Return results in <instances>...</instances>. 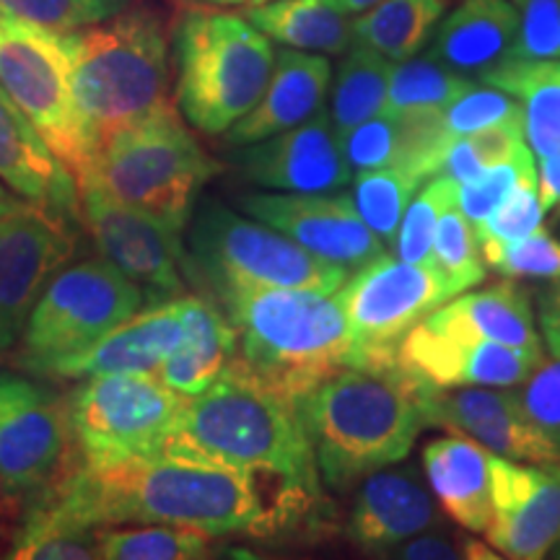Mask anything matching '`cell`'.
<instances>
[{
    "mask_svg": "<svg viewBox=\"0 0 560 560\" xmlns=\"http://www.w3.org/2000/svg\"><path fill=\"white\" fill-rule=\"evenodd\" d=\"M34 501L91 529L174 524L221 537L272 527L260 475L185 446L109 465H75Z\"/></svg>",
    "mask_w": 560,
    "mask_h": 560,
    "instance_id": "cell-1",
    "label": "cell"
},
{
    "mask_svg": "<svg viewBox=\"0 0 560 560\" xmlns=\"http://www.w3.org/2000/svg\"><path fill=\"white\" fill-rule=\"evenodd\" d=\"M423 382L400 363L389 369L346 366L296 400L312 441L322 486L348 493L366 475L400 465L425 429Z\"/></svg>",
    "mask_w": 560,
    "mask_h": 560,
    "instance_id": "cell-2",
    "label": "cell"
},
{
    "mask_svg": "<svg viewBox=\"0 0 560 560\" xmlns=\"http://www.w3.org/2000/svg\"><path fill=\"white\" fill-rule=\"evenodd\" d=\"M210 301L236 332L231 363L291 402L335 371L359 366V348L335 293L244 289Z\"/></svg>",
    "mask_w": 560,
    "mask_h": 560,
    "instance_id": "cell-3",
    "label": "cell"
},
{
    "mask_svg": "<svg viewBox=\"0 0 560 560\" xmlns=\"http://www.w3.org/2000/svg\"><path fill=\"white\" fill-rule=\"evenodd\" d=\"M166 446H185L255 475L291 493L319 499V472L296 402L278 395L234 363L202 395L187 397Z\"/></svg>",
    "mask_w": 560,
    "mask_h": 560,
    "instance_id": "cell-4",
    "label": "cell"
},
{
    "mask_svg": "<svg viewBox=\"0 0 560 560\" xmlns=\"http://www.w3.org/2000/svg\"><path fill=\"white\" fill-rule=\"evenodd\" d=\"M73 89L96 149L170 100V39L156 11L125 9L102 24L68 32Z\"/></svg>",
    "mask_w": 560,
    "mask_h": 560,
    "instance_id": "cell-5",
    "label": "cell"
},
{
    "mask_svg": "<svg viewBox=\"0 0 560 560\" xmlns=\"http://www.w3.org/2000/svg\"><path fill=\"white\" fill-rule=\"evenodd\" d=\"M177 68L174 104L202 136H226L268 89L276 68L272 39L229 11L192 9L172 30Z\"/></svg>",
    "mask_w": 560,
    "mask_h": 560,
    "instance_id": "cell-6",
    "label": "cell"
},
{
    "mask_svg": "<svg viewBox=\"0 0 560 560\" xmlns=\"http://www.w3.org/2000/svg\"><path fill=\"white\" fill-rule=\"evenodd\" d=\"M185 278L202 296L219 299L244 289H306L335 293L350 278L348 268L312 255L283 231L236 213L223 202L198 200L185 229Z\"/></svg>",
    "mask_w": 560,
    "mask_h": 560,
    "instance_id": "cell-7",
    "label": "cell"
},
{
    "mask_svg": "<svg viewBox=\"0 0 560 560\" xmlns=\"http://www.w3.org/2000/svg\"><path fill=\"white\" fill-rule=\"evenodd\" d=\"M219 170L177 104H166L102 140L86 182L185 234L202 187Z\"/></svg>",
    "mask_w": 560,
    "mask_h": 560,
    "instance_id": "cell-8",
    "label": "cell"
},
{
    "mask_svg": "<svg viewBox=\"0 0 560 560\" xmlns=\"http://www.w3.org/2000/svg\"><path fill=\"white\" fill-rule=\"evenodd\" d=\"M0 83L81 187L94 172L96 143L75 100L66 37L0 11Z\"/></svg>",
    "mask_w": 560,
    "mask_h": 560,
    "instance_id": "cell-9",
    "label": "cell"
},
{
    "mask_svg": "<svg viewBox=\"0 0 560 560\" xmlns=\"http://www.w3.org/2000/svg\"><path fill=\"white\" fill-rule=\"evenodd\" d=\"M187 397L153 374L83 380L68 397V423L79 465H109L166 450Z\"/></svg>",
    "mask_w": 560,
    "mask_h": 560,
    "instance_id": "cell-10",
    "label": "cell"
},
{
    "mask_svg": "<svg viewBox=\"0 0 560 560\" xmlns=\"http://www.w3.org/2000/svg\"><path fill=\"white\" fill-rule=\"evenodd\" d=\"M145 304V291L107 257L68 262L26 319L19 338L21 369L86 350Z\"/></svg>",
    "mask_w": 560,
    "mask_h": 560,
    "instance_id": "cell-11",
    "label": "cell"
},
{
    "mask_svg": "<svg viewBox=\"0 0 560 560\" xmlns=\"http://www.w3.org/2000/svg\"><path fill=\"white\" fill-rule=\"evenodd\" d=\"M335 299L359 348V369H389L405 335L454 299V291L433 262L382 255L350 272Z\"/></svg>",
    "mask_w": 560,
    "mask_h": 560,
    "instance_id": "cell-12",
    "label": "cell"
},
{
    "mask_svg": "<svg viewBox=\"0 0 560 560\" xmlns=\"http://www.w3.org/2000/svg\"><path fill=\"white\" fill-rule=\"evenodd\" d=\"M73 452L68 400L45 384L0 371V490L5 501H34L62 478Z\"/></svg>",
    "mask_w": 560,
    "mask_h": 560,
    "instance_id": "cell-13",
    "label": "cell"
},
{
    "mask_svg": "<svg viewBox=\"0 0 560 560\" xmlns=\"http://www.w3.org/2000/svg\"><path fill=\"white\" fill-rule=\"evenodd\" d=\"M81 223L102 257L136 280L151 304L185 296V234L112 198L96 182L79 187Z\"/></svg>",
    "mask_w": 560,
    "mask_h": 560,
    "instance_id": "cell-14",
    "label": "cell"
},
{
    "mask_svg": "<svg viewBox=\"0 0 560 560\" xmlns=\"http://www.w3.org/2000/svg\"><path fill=\"white\" fill-rule=\"evenodd\" d=\"M236 208L283 231L312 255L348 270L387 255V244L361 219L350 195L255 190L236 195Z\"/></svg>",
    "mask_w": 560,
    "mask_h": 560,
    "instance_id": "cell-15",
    "label": "cell"
},
{
    "mask_svg": "<svg viewBox=\"0 0 560 560\" xmlns=\"http://www.w3.org/2000/svg\"><path fill=\"white\" fill-rule=\"evenodd\" d=\"M73 255L75 236L66 219L32 202L0 219V353L19 346L42 291Z\"/></svg>",
    "mask_w": 560,
    "mask_h": 560,
    "instance_id": "cell-16",
    "label": "cell"
},
{
    "mask_svg": "<svg viewBox=\"0 0 560 560\" xmlns=\"http://www.w3.org/2000/svg\"><path fill=\"white\" fill-rule=\"evenodd\" d=\"M486 540L503 558L540 560L560 542V459H490Z\"/></svg>",
    "mask_w": 560,
    "mask_h": 560,
    "instance_id": "cell-17",
    "label": "cell"
},
{
    "mask_svg": "<svg viewBox=\"0 0 560 560\" xmlns=\"http://www.w3.org/2000/svg\"><path fill=\"white\" fill-rule=\"evenodd\" d=\"M234 164L242 177L260 190L340 192L353 182L327 109L260 143L240 145Z\"/></svg>",
    "mask_w": 560,
    "mask_h": 560,
    "instance_id": "cell-18",
    "label": "cell"
},
{
    "mask_svg": "<svg viewBox=\"0 0 560 560\" xmlns=\"http://www.w3.org/2000/svg\"><path fill=\"white\" fill-rule=\"evenodd\" d=\"M542 355L467 332L441 330L425 319L418 322L397 348V363L410 376L441 389L516 387L537 369Z\"/></svg>",
    "mask_w": 560,
    "mask_h": 560,
    "instance_id": "cell-19",
    "label": "cell"
},
{
    "mask_svg": "<svg viewBox=\"0 0 560 560\" xmlns=\"http://www.w3.org/2000/svg\"><path fill=\"white\" fill-rule=\"evenodd\" d=\"M187 304H190V293L159 301V304H145L138 314L102 335L86 350L34 363L26 371L60 382H83L107 374H153L185 338Z\"/></svg>",
    "mask_w": 560,
    "mask_h": 560,
    "instance_id": "cell-20",
    "label": "cell"
},
{
    "mask_svg": "<svg viewBox=\"0 0 560 560\" xmlns=\"http://www.w3.org/2000/svg\"><path fill=\"white\" fill-rule=\"evenodd\" d=\"M425 425L462 433L488 452L520 462H558L552 446L537 433L514 387H431L420 392Z\"/></svg>",
    "mask_w": 560,
    "mask_h": 560,
    "instance_id": "cell-21",
    "label": "cell"
},
{
    "mask_svg": "<svg viewBox=\"0 0 560 560\" xmlns=\"http://www.w3.org/2000/svg\"><path fill=\"white\" fill-rule=\"evenodd\" d=\"M441 527L436 495L412 467H382L355 486L348 537L374 556L410 537Z\"/></svg>",
    "mask_w": 560,
    "mask_h": 560,
    "instance_id": "cell-22",
    "label": "cell"
},
{
    "mask_svg": "<svg viewBox=\"0 0 560 560\" xmlns=\"http://www.w3.org/2000/svg\"><path fill=\"white\" fill-rule=\"evenodd\" d=\"M0 182L58 219H81L79 185L0 83Z\"/></svg>",
    "mask_w": 560,
    "mask_h": 560,
    "instance_id": "cell-23",
    "label": "cell"
},
{
    "mask_svg": "<svg viewBox=\"0 0 560 560\" xmlns=\"http://www.w3.org/2000/svg\"><path fill=\"white\" fill-rule=\"evenodd\" d=\"M330 81L332 66L327 55L291 47L276 50V68L262 100L226 132V143L240 149L306 122L325 109Z\"/></svg>",
    "mask_w": 560,
    "mask_h": 560,
    "instance_id": "cell-24",
    "label": "cell"
},
{
    "mask_svg": "<svg viewBox=\"0 0 560 560\" xmlns=\"http://www.w3.org/2000/svg\"><path fill=\"white\" fill-rule=\"evenodd\" d=\"M520 13L511 0H465L439 24L431 55L462 75L501 68L516 52Z\"/></svg>",
    "mask_w": 560,
    "mask_h": 560,
    "instance_id": "cell-25",
    "label": "cell"
},
{
    "mask_svg": "<svg viewBox=\"0 0 560 560\" xmlns=\"http://www.w3.org/2000/svg\"><path fill=\"white\" fill-rule=\"evenodd\" d=\"M490 459L478 441L452 433L423 446V472L441 511L467 532H486L490 522Z\"/></svg>",
    "mask_w": 560,
    "mask_h": 560,
    "instance_id": "cell-26",
    "label": "cell"
},
{
    "mask_svg": "<svg viewBox=\"0 0 560 560\" xmlns=\"http://www.w3.org/2000/svg\"><path fill=\"white\" fill-rule=\"evenodd\" d=\"M425 322L441 330L467 332L509 348L545 353V342L535 327L529 293L514 280H503V283H493L472 293L462 291L429 314Z\"/></svg>",
    "mask_w": 560,
    "mask_h": 560,
    "instance_id": "cell-27",
    "label": "cell"
},
{
    "mask_svg": "<svg viewBox=\"0 0 560 560\" xmlns=\"http://www.w3.org/2000/svg\"><path fill=\"white\" fill-rule=\"evenodd\" d=\"M234 353L236 332L226 314L206 296H190L185 338L170 359L153 371V376L179 395L195 397L221 380L234 361Z\"/></svg>",
    "mask_w": 560,
    "mask_h": 560,
    "instance_id": "cell-28",
    "label": "cell"
},
{
    "mask_svg": "<svg viewBox=\"0 0 560 560\" xmlns=\"http://www.w3.org/2000/svg\"><path fill=\"white\" fill-rule=\"evenodd\" d=\"M249 24L278 45L301 52L342 55L353 45V16L340 0H268L244 9Z\"/></svg>",
    "mask_w": 560,
    "mask_h": 560,
    "instance_id": "cell-29",
    "label": "cell"
},
{
    "mask_svg": "<svg viewBox=\"0 0 560 560\" xmlns=\"http://www.w3.org/2000/svg\"><path fill=\"white\" fill-rule=\"evenodd\" d=\"M480 81L522 104L524 138L535 156L560 149V60L511 58Z\"/></svg>",
    "mask_w": 560,
    "mask_h": 560,
    "instance_id": "cell-30",
    "label": "cell"
},
{
    "mask_svg": "<svg viewBox=\"0 0 560 560\" xmlns=\"http://www.w3.org/2000/svg\"><path fill=\"white\" fill-rule=\"evenodd\" d=\"M446 0H380L353 19V37L392 62L423 50L444 16Z\"/></svg>",
    "mask_w": 560,
    "mask_h": 560,
    "instance_id": "cell-31",
    "label": "cell"
},
{
    "mask_svg": "<svg viewBox=\"0 0 560 560\" xmlns=\"http://www.w3.org/2000/svg\"><path fill=\"white\" fill-rule=\"evenodd\" d=\"M392 66L395 62L384 58L382 52L361 45V42H353L342 52V60L332 79L330 109H327L338 136L384 112Z\"/></svg>",
    "mask_w": 560,
    "mask_h": 560,
    "instance_id": "cell-32",
    "label": "cell"
},
{
    "mask_svg": "<svg viewBox=\"0 0 560 560\" xmlns=\"http://www.w3.org/2000/svg\"><path fill=\"white\" fill-rule=\"evenodd\" d=\"M472 79L446 68L444 62L423 55V58H408L392 66V79L387 91V115L402 117H433L441 115L457 96L472 86Z\"/></svg>",
    "mask_w": 560,
    "mask_h": 560,
    "instance_id": "cell-33",
    "label": "cell"
},
{
    "mask_svg": "<svg viewBox=\"0 0 560 560\" xmlns=\"http://www.w3.org/2000/svg\"><path fill=\"white\" fill-rule=\"evenodd\" d=\"M423 182V174H418L412 166L402 164V161L353 174V182H350L353 192H350V198L359 208L361 219L369 223V229L389 249L397 240L405 210H408Z\"/></svg>",
    "mask_w": 560,
    "mask_h": 560,
    "instance_id": "cell-34",
    "label": "cell"
},
{
    "mask_svg": "<svg viewBox=\"0 0 560 560\" xmlns=\"http://www.w3.org/2000/svg\"><path fill=\"white\" fill-rule=\"evenodd\" d=\"M5 558L13 560H96L100 529L62 520L42 501H30Z\"/></svg>",
    "mask_w": 560,
    "mask_h": 560,
    "instance_id": "cell-35",
    "label": "cell"
},
{
    "mask_svg": "<svg viewBox=\"0 0 560 560\" xmlns=\"http://www.w3.org/2000/svg\"><path fill=\"white\" fill-rule=\"evenodd\" d=\"M213 550V535L174 524H117L100 527L104 560H200Z\"/></svg>",
    "mask_w": 560,
    "mask_h": 560,
    "instance_id": "cell-36",
    "label": "cell"
},
{
    "mask_svg": "<svg viewBox=\"0 0 560 560\" xmlns=\"http://www.w3.org/2000/svg\"><path fill=\"white\" fill-rule=\"evenodd\" d=\"M524 149H529L527 138H524V117H511V120L495 122L490 128L470 132V136L454 138L441 156L439 174L462 185L490 166L520 156Z\"/></svg>",
    "mask_w": 560,
    "mask_h": 560,
    "instance_id": "cell-37",
    "label": "cell"
},
{
    "mask_svg": "<svg viewBox=\"0 0 560 560\" xmlns=\"http://www.w3.org/2000/svg\"><path fill=\"white\" fill-rule=\"evenodd\" d=\"M429 262L441 270V276L452 285L454 296L486 280L488 265L482 257L478 231L457 206H452L441 215Z\"/></svg>",
    "mask_w": 560,
    "mask_h": 560,
    "instance_id": "cell-38",
    "label": "cell"
},
{
    "mask_svg": "<svg viewBox=\"0 0 560 560\" xmlns=\"http://www.w3.org/2000/svg\"><path fill=\"white\" fill-rule=\"evenodd\" d=\"M457 182L452 177L425 179V187L420 190L405 210V219L397 231V240L392 244V255L405 262H429L433 236L441 215L452 206H457Z\"/></svg>",
    "mask_w": 560,
    "mask_h": 560,
    "instance_id": "cell-39",
    "label": "cell"
},
{
    "mask_svg": "<svg viewBox=\"0 0 560 560\" xmlns=\"http://www.w3.org/2000/svg\"><path fill=\"white\" fill-rule=\"evenodd\" d=\"M545 215L548 210L542 206L540 187H537V166H532L493 208V213L475 223V231H478L480 244H506L540 229Z\"/></svg>",
    "mask_w": 560,
    "mask_h": 560,
    "instance_id": "cell-40",
    "label": "cell"
},
{
    "mask_svg": "<svg viewBox=\"0 0 560 560\" xmlns=\"http://www.w3.org/2000/svg\"><path fill=\"white\" fill-rule=\"evenodd\" d=\"M130 5L132 0H0V11L60 34L102 24Z\"/></svg>",
    "mask_w": 560,
    "mask_h": 560,
    "instance_id": "cell-41",
    "label": "cell"
},
{
    "mask_svg": "<svg viewBox=\"0 0 560 560\" xmlns=\"http://www.w3.org/2000/svg\"><path fill=\"white\" fill-rule=\"evenodd\" d=\"M490 270L506 278L560 280V242L542 226L516 242L480 244Z\"/></svg>",
    "mask_w": 560,
    "mask_h": 560,
    "instance_id": "cell-42",
    "label": "cell"
},
{
    "mask_svg": "<svg viewBox=\"0 0 560 560\" xmlns=\"http://www.w3.org/2000/svg\"><path fill=\"white\" fill-rule=\"evenodd\" d=\"M514 392L532 425L560 459V350H545L537 369Z\"/></svg>",
    "mask_w": 560,
    "mask_h": 560,
    "instance_id": "cell-43",
    "label": "cell"
},
{
    "mask_svg": "<svg viewBox=\"0 0 560 560\" xmlns=\"http://www.w3.org/2000/svg\"><path fill=\"white\" fill-rule=\"evenodd\" d=\"M511 117H522V104L506 91L488 86V83H472L465 94L457 96L450 107L439 115L441 130L446 132V138H462L478 132L490 125L511 120Z\"/></svg>",
    "mask_w": 560,
    "mask_h": 560,
    "instance_id": "cell-44",
    "label": "cell"
},
{
    "mask_svg": "<svg viewBox=\"0 0 560 560\" xmlns=\"http://www.w3.org/2000/svg\"><path fill=\"white\" fill-rule=\"evenodd\" d=\"M402 140L405 122L400 117L380 112V115L369 117V120L355 125V128L342 132L340 145L342 153H346L350 172L355 174L400 161Z\"/></svg>",
    "mask_w": 560,
    "mask_h": 560,
    "instance_id": "cell-45",
    "label": "cell"
},
{
    "mask_svg": "<svg viewBox=\"0 0 560 560\" xmlns=\"http://www.w3.org/2000/svg\"><path fill=\"white\" fill-rule=\"evenodd\" d=\"M535 166V153L524 149L520 156L511 161H503L499 166L480 172L478 177L462 182L457 187V208L467 215L472 223L486 219L493 213V208L506 198L511 187L522 179V174Z\"/></svg>",
    "mask_w": 560,
    "mask_h": 560,
    "instance_id": "cell-46",
    "label": "cell"
},
{
    "mask_svg": "<svg viewBox=\"0 0 560 560\" xmlns=\"http://www.w3.org/2000/svg\"><path fill=\"white\" fill-rule=\"evenodd\" d=\"M520 13L514 58L560 60V0H511Z\"/></svg>",
    "mask_w": 560,
    "mask_h": 560,
    "instance_id": "cell-47",
    "label": "cell"
},
{
    "mask_svg": "<svg viewBox=\"0 0 560 560\" xmlns=\"http://www.w3.org/2000/svg\"><path fill=\"white\" fill-rule=\"evenodd\" d=\"M486 548L475 542H454L441 532H420L387 552V558L402 560H454V558H495V552H482Z\"/></svg>",
    "mask_w": 560,
    "mask_h": 560,
    "instance_id": "cell-48",
    "label": "cell"
},
{
    "mask_svg": "<svg viewBox=\"0 0 560 560\" xmlns=\"http://www.w3.org/2000/svg\"><path fill=\"white\" fill-rule=\"evenodd\" d=\"M537 319H540L545 350H560V280H552L550 289L540 293Z\"/></svg>",
    "mask_w": 560,
    "mask_h": 560,
    "instance_id": "cell-49",
    "label": "cell"
},
{
    "mask_svg": "<svg viewBox=\"0 0 560 560\" xmlns=\"http://www.w3.org/2000/svg\"><path fill=\"white\" fill-rule=\"evenodd\" d=\"M537 187H540L542 206L548 213L560 215V149L548 153V156H537Z\"/></svg>",
    "mask_w": 560,
    "mask_h": 560,
    "instance_id": "cell-50",
    "label": "cell"
},
{
    "mask_svg": "<svg viewBox=\"0 0 560 560\" xmlns=\"http://www.w3.org/2000/svg\"><path fill=\"white\" fill-rule=\"evenodd\" d=\"M24 206H30V202H26L24 198H19L11 187H5L3 182H0V219L16 213V210H21Z\"/></svg>",
    "mask_w": 560,
    "mask_h": 560,
    "instance_id": "cell-51",
    "label": "cell"
},
{
    "mask_svg": "<svg viewBox=\"0 0 560 560\" xmlns=\"http://www.w3.org/2000/svg\"><path fill=\"white\" fill-rule=\"evenodd\" d=\"M187 3H195V5H215V9H226V5H242V9H249V5L268 3V0H187Z\"/></svg>",
    "mask_w": 560,
    "mask_h": 560,
    "instance_id": "cell-52",
    "label": "cell"
},
{
    "mask_svg": "<svg viewBox=\"0 0 560 560\" xmlns=\"http://www.w3.org/2000/svg\"><path fill=\"white\" fill-rule=\"evenodd\" d=\"M376 3H380V0H340L342 11L350 13V16H359V13L374 9Z\"/></svg>",
    "mask_w": 560,
    "mask_h": 560,
    "instance_id": "cell-53",
    "label": "cell"
},
{
    "mask_svg": "<svg viewBox=\"0 0 560 560\" xmlns=\"http://www.w3.org/2000/svg\"><path fill=\"white\" fill-rule=\"evenodd\" d=\"M550 556H552V558H560V542H558V550L550 552Z\"/></svg>",
    "mask_w": 560,
    "mask_h": 560,
    "instance_id": "cell-54",
    "label": "cell"
},
{
    "mask_svg": "<svg viewBox=\"0 0 560 560\" xmlns=\"http://www.w3.org/2000/svg\"><path fill=\"white\" fill-rule=\"evenodd\" d=\"M5 501V495H3V490H0V503H3Z\"/></svg>",
    "mask_w": 560,
    "mask_h": 560,
    "instance_id": "cell-55",
    "label": "cell"
}]
</instances>
